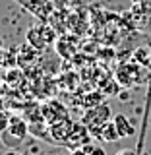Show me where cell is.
<instances>
[{
    "instance_id": "6da1fadb",
    "label": "cell",
    "mask_w": 151,
    "mask_h": 155,
    "mask_svg": "<svg viewBox=\"0 0 151 155\" xmlns=\"http://www.w3.org/2000/svg\"><path fill=\"white\" fill-rule=\"evenodd\" d=\"M29 134V128H27V122L21 118V116H14L12 114V120H10V126L0 134V142H2L4 147L8 149H18L21 147L23 142H25Z\"/></svg>"
},
{
    "instance_id": "7a4b0ae2",
    "label": "cell",
    "mask_w": 151,
    "mask_h": 155,
    "mask_svg": "<svg viewBox=\"0 0 151 155\" xmlns=\"http://www.w3.org/2000/svg\"><path fill=\"white\" fill-rule=\"evenodd\" d=\"M74 128H76V124L72 122L68 116H62V118L51 122V124H48V132H51L52 143L66 147V142H68V138L72 136V132H74Z\"/></svg>"
},
{
    "instance_id": "3957f363",
    "label": "cell",
    "mask_w": 151,
    "mask_h": 155,
    "mask_svg": "<svg viewBox=\"0 0 151 155\" xmlns=\"http://www.w3.org/2000/svg\"><path fill=\"white\" fill-rule=\"evenodd\" d=\"M18 6H21L23 10H27L31 16H35L39 21L48 23L52 16V4L48 0H14Z\"/></svg>"
},
{
    "instance_id": "277c9868",
    "label": "cell",
    "mask_w": 151,
    "mask_h": 155,
    "mask_svg": "<svg viewBox=\"0 0 151 155\" xmlns=\"http://www.w3.org/2000/svg\"><path fill=\"white\" fill-rule=\"evenodd\" d=\"M109 116H110V107L109 105H99L95 109H87V113L81 118V124L87 126L91 134L95 136V132L101 128L105 122H109Z\"/></svg>"
},
{
    "instance_id": "5b68a950",
    "label": "cell",
    "mask_w": 151,
    "mask_h": 155,
    "mask_svg": "<svg viewBox=\"0 0 151 155\" xmlns=\"http://www.w3.org/2000/svg\"><path fill=\"white\" fill-rule=\"evenodd\" d=\"M140 64H136V62H126V64H122L116 70V81H118L120 85H124V87H132L136 84H140L142 81V74H140Z\"/></svg>"
},
{
    "instance_id": "8992f818",
    "label": "cell",
    "mask_w": 151,
    "mask_h": 155,
    "mask_svg": "<svg viewBox=\"0 0 151 155\" xmlns=\"http://www.w3.org/2000/svg\"><path fill=\"white\" fill-rule=\"evenodd\" d=\"M51 29L45 27V23L41 21V25H35L27 31V41L33 48H43L45 45L52 41V33H48Z\"/></svg>"
},
{
    "instance_id": "52a82bcc",
    "label": "cell",
    "mask_w": 151,
    "mask_h": 155,
    "mask_svg": "<svg viewBox=\"0 0 151 155\" xmlns=\"http://www.w3.org/2000/svg\"><path fill=\"white\" fill-rule=\"evenodd\" d=\"M41 116L47 120L48 124H51V122H54V120L62 118V116H68V110H66L60 103H56V101H51V103H47V105L41 109Z\"/></svg>"
},
{
    "instance_id": "ba28073f",
    "label": "cell",
    "mask_w": 151,
    "mask_h": 155,
    "mask_svg": "<svg viewBox=\"0 0 151 155\" xmlns=\"http://www.w3.org/2000/svg\"><path fill=\"white\" fill-rule=\"evenodd\" d=\"M113 122H114V126H116V130H118V136H120V138H130V136L136 134V126L130 122L128 116H124L122 113L116 114Z\"/></svg>"
},
{
    "instance_id": "9c48e42d",
    "label": "cell",
    "mask_w": 151,
    "mask_h": 155,
    "mask_svg": "<svg viewBox=\"0 0 151 155\" xmlns=\"http://www.w3.org/2000/svg\"><path fill=\"white\" fill-rule=\"evenodd\" d=\"M95 138L103 140V142H116V140H120V136H118V130H116L114 122H105L95 132Z\"/></svg>"
},
{
    "instance_id": "30bf717a",
    "label": "cell",
    "mask_w": 151,
    "mask_h": 155,
    "mask_svg": "<svg viewBox=\"0 0 151 155\" xmlns=\"http://www.w3.org/2000/svg\"><path fill=\"white\" fill-rule=\"evenodd\" d=\"M132 60L136 64L143 66V68H149L151 66V48H145V47H138L132 56Z\"/></svg>"
},
{
    "instance_id": "8fae6325",
    "label": "cell",
    "mask_w": 151,
    "mask_h": 155,
    "mask_svg": "<svg viewBox=\"0 0 151 155\" xmlns=\"http://www.w3.org/2000/svg\"><path fill=\"white\" fill-rule=\"evenodd\" d=\"M10 120H12V114L6 113V110H0V134L10 126Z\"/></svg>"
},
{
    "instance_id": "7c38bea8",
    "label": "cell",
    "mask_w": 151,
    "mask_h": 155,
    "mask_svg": "<svg viewBox=\"0 0 151 155\" xmlns=\"http://www.w3.org/2000/svg\"><path fill=\"white\" fill-rule=\"evenodd\" d=\"M4 155H23V153H19L18 149H10V151H6Z\"/></svg>"
},
{
    "instance_id": "4fadbf2b",
    "label": "cell",
    "mask_w": 151,
    "mask_h": 155,
    "mask_svg": "<svg viewBox=\"0 0 151 155\" xmlns=\"http://www.w3.org/2000/svg\"><path fill=\"white\" fill-rule=\"evenodd\" d=\"M4 60V56H2V43H0V62Z\"/></svg>"
},
{
    "instance_id": "5bb4252c",
    "label": "cell",
    "mask_w": 151,
    "mask_h": 155,
    "mask_svg": "<svg viewBox=\"0 0 151 155\" xmlns=\"http://www.w3.org/2000/svg\"><path fill=\"white\" fill-rule=\"evenodd\" d=\"M2 81H4V78H0V91H2Z\"/></svg>"
},
{
    "instance_id": "9a60e30c",
    "label": "cell",
    "mask_w": 151,
    "mask_h": 155,
    "mask_svg": "<svg viewBox=\"0 0 151 155\" xmlns=\"http://www.w3.org/2000/svg\"><path fill=\"white\" fill-rule=\"evenodd\" d=\"M52 155H56V153H52ZM60 155H68V153H66V151H62V153H60Z\"/></svg>"
}]
</instances>
